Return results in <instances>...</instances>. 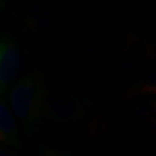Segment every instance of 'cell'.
<instances>
[{
	"mask_svg": "<svg viewBox=\"0 0 156 156\" xmlns=\"http://www.w3.org/2000/svg\"><path fill=\"white\" fill-rule=\"evenodd\" d=\"M133 122L142 130H156V100L136 107L133 112Z\"/></svg>",
	"mask_w": 156,
	"mask_h": 156,
	"instance_id": "obj_5",
	"label": "cell"
},
{
	"mask_svg": "<svg viewBox=\"0 0 156 156\" xmlns=\"http://www.w3.org/2000/svg\"><path fill=\"white\" fill-rule=\"evenodd\" d=\"M48 94L44 78L39 70H33L21 77L7 92L5 100L13 113L23 124L25 133L30 136L43 119V108Z\"/></svg>",
	"mask_w": 156,
	"mask_h": 156,
	"instance_id": "obj_1",
	"label": "cell"
},
{
	"mask_svg": "<svg viewBox=\"0 0 156 156\" xmlns=\"http://www.w3.org/2000/svg\"><path fill=\"white\" fill-rule=\"evenodd\" d=\"M31 156H72L69 151L53 148L50 146H41L38 147Z\"/></svg>",
	"mask_w": 156,
	"mask_h": 156,
	"instance_id": "obj_7",
	"label": "cell"
},
{
	"mask_svg": "<svg viewBox=\"0 0 156 156\" xmlns=\"http://www.w3.org/2000/svg\"><path fill=\"white\" fill-rule=\"evenodd\" d=\"M0 156H17L16 154L13 152L12 150H9V148H4L2 147L0 148Z\"/></svg>",
	"mask_w": 156,
	"mask_h": 156,
	"instance_id": "obj_8",
	"label": "cell"
},
{
	"mask_svg": "<svg viewBox=\"0 0 156 156\" xmlns=\"http://www.w3.org/2000/svg\"><path fill=\"white\" fill-rule=\"evenodd\" d=\"M133 92L135 94H151L156 95V70L146 74L139 83L133 87Z\"/></svg>",
	"mask_w": 156,
	"mask_h": 156,
	"instance_id": "obj_6",
	"label": "cell"
},
{
	"mask_svg": "<svg viewBox=\"0 0 156 156\" xmlns=\"http://www.w3.org/2000/svg\"><path fill=\"white\" fill-rule=\"evenodd\" d=\"M0 140L3 144L13 150H21V139L18 135L16 119L5 98L0 101Z\"/></svg>",
	"mask_w": 156,
	"mask_h": 156,
	"instance_id": "obj_4",
	"label": "cell"
},
{
	"mask_svg": "<svg viewBox=\"0 0 156 156\" xmlns=\"http://www.w3.org/2000/svg\"><path fill=\"white\" fill-rule=\"evenodd\" d=\"M90 109V100L80 94L48 91L43 108V119L56 124L78 122L89 115Z\"/></svg>",
	"mask_w": 156,
	"mask_h": 156,
	"instance_id": "obj_2",
	"label": "cell"
},
{
	"mask_svg": "<svg viewBox=\"0 0 156 156\" xmlns=\"http://www.w3.org/2000/svg\"><path fill=\"white\" fill-rule=\"evenodd\" d=\"M25 66L23 53L13 39L3 37L0 41V92L5 94L21 80Z\"/></svg>",
	"mask_w": 156,
	"mask_h": 156,
	"instance_id": "obj_3",
	"label": "cell"
}]
</instances>
